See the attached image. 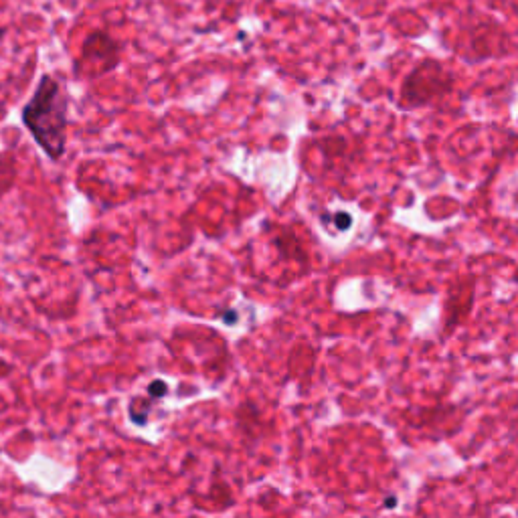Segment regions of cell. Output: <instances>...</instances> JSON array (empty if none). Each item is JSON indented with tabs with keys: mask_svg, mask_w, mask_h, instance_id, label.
<instances>
[{
	"mask_svg": "<svg viewBox=\"0 0 518 518\" xmlns=\"http://www.w3.org/2000/svg\"><path fill=\"white\" fill-rule=\"evenodd\" d=\"M23 126L37 146L53 160H61L67 150L69 96L63 83L53 75H43L33 98L23 108Z\"/></svg>",
	"mask_w": 518,
	"mask_h": 518,
	"instance_id": "6da1fadb",
	"label": "cell"
},
{
	"mask_svg": "<svg viewBox=\"0 0 518 518\" xmlns=\"http://www.w3.org/2000/svg\"><path fill=\"white\" fill-rule=\"evenodd\" d=\"M120 53L122 47L114 37H110L106 31H94L83 41L81 55L73 63V69L77 75L88 79L102 77L120 65Z\"/></svg>",
	"mask_w": 518,
	"mask_h": 518,
	"instance_id": "7a4b0ae2",
	"label": "cell"
},
{
	"mask_svg": "<svg viewBox=\"0 0 518 518\" xmlns=\"http://www.w3.org/2000/svg\"><path fill=\"white\" fill-rule=\"evenodd\" d=\"M15 181V162L13 156L0 154V199L7 191H11V185Z\"/></svg>",
	"mask_w": 518,
	"mask_h": 518,
	"instance_id": "3957f363",
	"label": "cell"
},
{
	"mask_svg": "<svg viewBox=\"0 0 518 518\" xmlns=\"http://www.w3.org/2000/svg\"><path fill=\"white\" fill-rule=\"evenodd\" d=\"M150 393L160 397V395H164V393H166V385H164L162 381H158V383H152V385H150Z\"/></svg>",
	"mask_w": 518,
	"mask_h": 518,
	"instance_id": "277c9868",
	"label": "cell"
},
{
	"mask_svg": "<svg viewBox=\"0 0 518 518\" xmlns=\"http://www.w3.org/2000/svg\"><path fill=\"white\" fill-rule=\"evenodd\" d=\"M385 506H387V508H389V506L393 508V506H395V498H391V500L387 498V500H385Z\"/></svg>",
	"mask_w": 518,
	"mask_h": 518,
	"instance_id": "5b68a950",
	"label": "cell"
}]
</instances>
